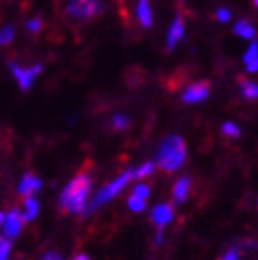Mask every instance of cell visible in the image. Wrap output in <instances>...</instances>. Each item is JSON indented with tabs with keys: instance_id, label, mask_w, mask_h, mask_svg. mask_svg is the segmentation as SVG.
<instances>
[{
	"instance_id": "obj_1",
	"label": "cell",
	"mask_w": 258,
	"mask_h": 260,
	"mask_svg": "<svg viewBox=\"0 0 258 260\" xmlns=\"http://www.w3.org/2000/svg\"><path fill=\"white\" fill-rule=\"evenodd\" d=\"M90 185H92V183H90L89 175L81 174V175H78V177H74L69 185L64 186V190L61 192V198H59L61 209H64L67 212H72V214L85 212V205H87Z\"/></svg>"
},
{
	"instance_id": "obj_2",
	"label": "cell",
	"mask_w": 258,
	"mask_h": 260,
	"mask_svg": "<svg viewBox=\"0 0 258 260\" xmlns=\"http://www.w3.org/2000/svg\"><path fill=\"white\" fill-rule=\"evenodd\" d=\"M184 157H186V146L179 135H170L168 139H164L157 153L159 166L166 172L179 170L184 162Z\"/></svg>"
},
{
	"instance_id": "obj_3",
	"label": "cell",
	"mask_w": 258,
	"mask_h": 260,
	"mask_svg": "<svg viewBox=\"0 0 258 260\" xmlns=\"http://www.w3.org/2000/svg\"><path fill=\"white\" fill-rule=\"evenodd\" d=\"M135 177V170H125L124 174L120 175V177H116L114 181H111L109 185H105L102 190L98 192V194L94 196V200L90 201V205L85 209V214H90V212H94L98 207H102L105 203V201H111L113 198H116V196L120 194V190H124V186L127 185L129 181Z\"/></svg>"
},
{
	"instance_id": "obj_4",
	"label": "cell",
	"mask_w": 258,
	"mask_h": 260,
	"mask_svg": "<svg viewBox=\"0 0 258 260\" xmlns=\"http://www.w3.org/2000/svg\"><path fill=\"white\" fill-rule=\"evenodd\" d=\"M100 10H102L100 0H69V6H67L69 15L80 20L92 19L96 13H100Z\"/></svg>"
},
{
	"instance_id": "obj_5",
	"label": "cell",
	"mask_w": 258,
	"mask_h": 260,
	"mask_svg": "<svg viewBox=\"0 0 258 260\" xmlns=\"http://www.w3.org/2000/svg\"><path fill=\"white\" fill-rule=\"evenodd\" d=\"M10 69H11V72H13V76H15V80H17V83H19L20 89L28 90L31 87V83H34L35 78L41 74L43 67L34 65V67H30V69H22V67L15 65V63H11Z\"/></svg>"
},
{
	"instance_id": "obj_6",
	"label": "cell",
	"mask_w": 258,
	"mask_h": 260,
	"mask_svg": "<svg viewBox=\"0 0 258 260\" xmlns=\"http://www.w3.org/2000/svg\"><path fill=\"white\" fill-rule=\"evenodd\" d=\"M2 229H4V235L8 238H15L20 235V229H22V220L24 216H20L19 210H10L8 214H2Z\"/></svg>"
},
{
	"instance_id": "obj_7",
	"label": "cell",
	"mask_w": 258,
	"mask_h": 260,
	"mask_svg": "<svg viewBox=\"0 0 258 260\" xmlns=\"http://www.w3.org/2000/svg\"><path fill=\"white\" fill-rule=\"evenodd\" d=\"M209 83H205V81H201V83H194V85H190L188 89L183 92V102H186V104H198V102H203L209 98Z\"/></svg>"
},
{
	"instance_id": "obj_8",
	"label": "cell",
	"mask_w": 258,
	"mask_h": 260,
	"mask_svg": "<svg viewBox=\"0 0 258 260\" xmlns=\"http://www.w3.org/2000/svg\"><path fill=\"white\" fill-rule=\"evenodd\" d=\"M172 220H174V209H172V205L160 203V205H157L153 210H151V221L157 225L159 231H163Z\"/></svg>"
},
{
	"instance_id": "obj_9",
	"label": "cell",
	"mask_w": 258,
	"mask_h": 260,
	"mask_svg": "<svg viewBox=\"0 0 258 260\" xmlns=\"http://www.w3.org/2000/svg\"><path fill=\"white\" fill-rule=\"evenodd\" d=\"M41 186H43V183H41L39 177H35V175H31V174H26L19 183V192H20V196L31 198L35 192L41 190Z\"/></svg>"
},
{
	"instance_id": "obj_10",
	"label": "cell",
	"mask_w": 258,
	"mask_h": 260,
	"mask_svg": "<svg viewBox=\"0 0 258 260\" xmlns=\"http://www.w3.org/2000/svg\"><path fill=\"white\" fill-rule=\"evenodd\" d=\"M183 35H184V22L181 17H177V19H174L172 26H170L168 37H166V41H168V50H174L175 45L183 39Z\"/></svg>"
},
{
	"instance_id": "obj_11",
	"label": "cell",
	"mask_w": 258,
	"mask_h": 260,
	"mask_svg": "<svg viewBox=\"0 0 258 260\" xmlns=\"http://www.w3.org/2000/svg\"><path fill=\"white\" fill-rule=\"evenodd\" d=\"M190 185H192V181H190L188 177H181L174 185V200L177 201V203L186 201L188 192H190Z\"/></svg>"
},
{
	"instance_id": "obj_12",
	"label": "cell",
	"mask_w": 258,
	"mask_h": 260,
	"mask_svg": "<svg viewBox=\"0 0 258 260\" xmlns=\"http://www.w3.org/2000/svg\"><path fill=\"white\" fill-rule=\"evenodd\" d=\"M137 17H139L140 24L148 28L153 20V13H151V8H149V0H139L137 4Z\"/></svg>"
},
{
	"instance_id": "obj_13",
	"label": "cell",
	"mask_w": 258,
	"mask_h": 260,
	"mask_svg": "<svg viewBox=\"0 0 258 260\" xmlns=\"http://www.w3.org/2000/svg\"><path fill=\"white\" fill-rule=\"evenodd\" d=\"M234 34L240 35L242 39H253L254 28L249 20H240V22H236V26H234Z\"/></svg>"
},
{
	"instance_id": "obj_14",
	"label": "cell",
	"mask_w": 258,
	"mask_h": 260,
	"mask_svg": "<svg viewBox=\"0 0 258 260\" xmlns=\"http://www.w3.org/2000/svg\"><path fill=\"white\" fill-rule=\"evenodd\" d=\"M37 214H39V203H37V200H34V198H26L24 201V221H31L37 218Z\"/></svg>"
},
{
	"instance_id": "obj_15",
	"label": "cell",
	"mask_w": 258,
	"mask_h": 260,
	"mask_svg": "<svg viewBox=\"0 0 258 260\" xmlns=\"http://www.w3.org/2000/svg\"><path fill=\"white\" fill-rule=\"evenodd\" d=\"M242 94L249 100H256L258 98V83L253 81H242Z\"/></svg>"
},
{
	"instance_id": "obj_16",
	"label": "cell",
	"mask_w": 258,
	"mask_h": 260,
	"mask_svg": "<svg viewBox=\"0 0 258 260\" xmlns=\"http://www.w3.org/2000/svg\"><path fill=\"white\" fill-rule=\"evenodd\" d=\"M129 209L133 210V212H142V210L146 209V200H142V198H139V196H131L127 201Z\"/></svg>"
},
{
	"instance_id": "obj_17",
	"label": "cell",
	"mask_w": 258,
	"mask_h": 260,
	"mask_svg": "<svg viewBox=\"0 0 258 260\" xmlns=\"http://www.w3.org/2000/svg\"><path fill=\"white\" fill-rule=\"evenodd\" d=\"M153 170H155L153 162H144L140 168H137V170H135V177H137V179H140V177H148V175L153 174Z\"/></svg>"
},
{
	"instance_id": "obj_18",
	"label": "cell",
	"mask_w": 258,
	"mask_h": 260,
	"mask_svg": "<svg viewBox=\"0 0 258 260\" xmlns=\"http://www.w3.org/2000/svg\"><path fill=\"white\" fill-rule=\"evenodd\" d=\"M223 133L227 137H231V139H238L242 135V129L236 124H233V122H227V124H223Z\"/></svg>"
},
{
	"instance_id": "obj_19",
	"label": "cell",
	"mask_w": 258,
	"mask_h": 260,
	"mask_svg": "<svg viewBox=\"0 0 258 260\" xmlns=\"http://www.w3.org/2000/svg\"><path fill=\"white\" fill-rule=\"evenodd\" d=\"M258 57V43L254 41V43H251V46L247 48V52H245V55H243V61H245V65L247 63H251V61H254Z\"/></svg>"
},
{
	"instance_id": "obj_20",
	"label": "cell",
	"mask_w": 258,
	"mask_h": 260,
	"mask_svg": "<svg viewBox=\"0 0 258 260\" xmlns=\"http://www.w3.org/2000/svg\"><path fill=\"white\" fill-rule=\"evenodd\" d=\"M10 249H11L10 238H2V240H0V260H8Z\"/></svg>"
},
{
	"instance_id": "obj_21",
	"label": "cell",
	"mask_w": 258,
	"mask_h": 260,
	"mask_svg": "<svg viewBox=\"0 0 258 260\" xmlns=\"http://www.w3.org/2000/svg\"><path fill=\"white\" fill-rule=\"evenodd\" d=\"M13 35H15V31H13V28H11V26H6V28H2V31H0V43H2V45H8V43H11Z\"/></svg>"
},
{
	"instance_id": "obj_22",
	"label": "cell",
	"mask_w": 258,
	"mask_h": 260,
	"mask_svg": "<svg viewBox=\"0 0 258 260\" xmlns=\"http://www.w3.org/2000/svg\"><path fill=\"white\" fill-rule=\"evenodd\" d=\"M113 125L116 127V129H125L129 125V118L125 115H116L113 118Z\"/></svg>"
},
{
	"instance_id": "obj_23",
	"label": "cell",
	"mask_w": 258,
	"mask_h": 260,
	"mask_svg": "<svg viewBox=\"0 0 258 260\" xmlns=\"http://www.w3.org/2000/svg\"><path fill=\"white\" fill-rule=\"evenodd\" d=\"M135 196H139V198H142V200H148L149 196V186L148 185H137L135 186Z\"/></svg>"
},
{
	"instance_id": "obj_24",
	"label": "cell",
	"mask_w": 258,
	"mask_h": 260,
	"mask_svg": "<svg viewBox=\"0 0 258 260\" xmlns=\"http://www.w3.org/2000/svg\"><path fill=\"white\" fill-rule=\"evenodd\" d=\"M41 26H43V20H41V19H31V20H28L26 28H28L30 31H39Z\"/></svg>"
},
{
	"instance_id": "obj_25",
	"label": "cell",
	"mask_w": 258,
	"mask_h": 260,
	"mask_svg": "<svg viewBox=\"0 0 258 260\" xmlns=\"http://www.w3.org/2000/svg\"><path fill=\"white\" fill-rule=\"evenodd\" d=\"M216 19H218L219 22H227V20L231 19V11L221 8V10H218V13H216Z\"/></svg>"
},
{
	"instance_id": "obj_26",
	"label": "cell",
	"mask_w": 258,
	"mask_h": 260,
	"mask_svg": "<svg viewBox=\"0 0 258 260\" xmlns=\"http://www.w3.org/2000/svg\"><path fill=\"white\" fill-rule=\"evenodd\" d=\"M221 260H238V249H231L223 255Z\"/></svg>"
},
{
	"instance_id": "obj_27",
	"label": "cell",
	"mask_w": 258,
	"mask_h": 260,
	"mask_svg": "<svg viewBox=\"0 0 258 260\" xmlns=\"http://www.w3.org/2000/svg\"><path fill=\"white\" fill-rule=\"evenodd\" d=\"M247 70L249 72H258V57L251 63H247Z\"/></svg>"
},
{
	"instance_id": "obj_28",
	"label": "cell",
	"mask_w": 258,
	"mask_h": 260,
	"mask_svg": "<svg viewBox=\"0 0 258 260\" xmlns=\"http://www.w3.org/2000/svg\"><path fill=\"white\" fill-rule=\"evenodd\" d=\"M43 260H63L59 255H55V253H48V255H45V258Z\"/></svg>"
},
{
	"instance_id": "obj_29",
	"label": "cell",
	"mask_w": 258,
	"mask_h": 260,
	"mask_svg": "<svg viewBox=\"0 0 258 260\" xmlns=\"http://www.w3.org/2000/svg\"><path fill=\"white\" fill-rule=\"evenodd\" d=\"M74 260H89V256H85V255H78Z\"/></svg>"
},
{
	"instance_id": "obj_30",
	"label": "cell",
	"mask_w": 258,
	"mask_h": 260,
	"mask_svg": "<svg viewBox=\"0 0 258 260\" xmlns=\"http://www.w3.org/2000/svg\"><path fill=\"white\" fill-rule=\"evenodd\" d=\"M254 6H256V8H258V0H254Z\"/></svg>"
}]
</instances>
